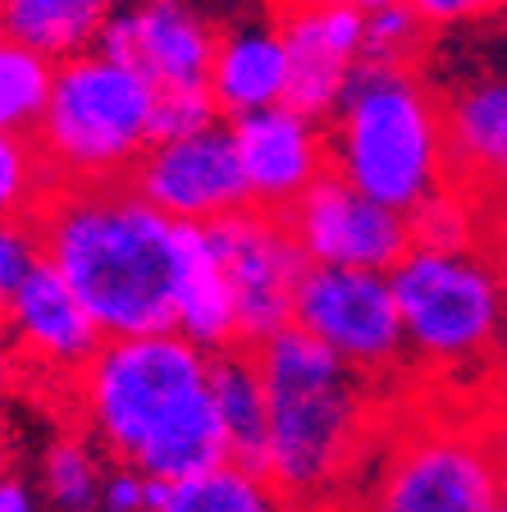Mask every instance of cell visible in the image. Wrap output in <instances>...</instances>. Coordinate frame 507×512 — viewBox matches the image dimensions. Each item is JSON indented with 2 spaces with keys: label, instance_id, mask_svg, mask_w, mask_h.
I'll list each match as a JSON object with an SVG mask.
<instances>
[{
  "label": "cell",
  "instance_id": "obj_1",
  "mask_svg": "<svg viewBox=\"0 0 507 512\" xmlns=\"http://www.w3.org/2000/svg\"><path fill=\"white\" fill-rule=\"evenodd\" d=\"M28 224L37 256L106 339L174 330L179 224L128 183H51Z\"/></svg>",
  "mask_w": 507,
  "mask_h": 512
},
{
  "label": "cell",
  "instance_id": "obj_2",
  "mask_svg": "<svg viewBox=\"0 0 507 512\" xmlns=\"http://www.w3.org/2000/svg\"><path fill=\"white\" fill-rule=\"evenodd\" d=\"M92 444L160 485L206 476L229 462L211 398V357L183 334L106 339L74 380Z\"/></svg>",
  "mask_w": 507,
  "mask_h": 512
},
{
  "label": "cell",
  "instance_id": "obj_3",
  "mask_svg": "<svg viewBox=\"0 0 507 512\" xmlns=\"http://www.w3.org/2000/svg\"><path fill=\"white\" fill-rule=\"evenodd\" d=\"M256 366L270 398L265 476L288 503L325 499L366 444L370 380L297 325L256 343Z\"/></svg>",
  "mask_w": 507,
  "mask_h": 512
},
{
  "label": "cell",
  "instance_id": "obj_4",
  "mask_svg": "<svg viewBox=\"0 0 507 512\" xmlns=\"http://www.w3.org/2000/svg\"><path fill=\"white\" fill-rule=\"evenodd\" d=\"M325 147L329 174L398 215H412L453 183L444 101L412 64L361 60L325 124Z\"/></svg>",
  "mask_w": 507,
  "mask_h": 512
},
{
  "label": "cell",
  "instance_id": "obj_5",
  "mask_svg": "<svg viewBox=\"0 0 507 512\" xmlns=\"http://www.w3.org/2000/svg\"><path fill=\"white\" fill-rule=\"evenodd\" d=\"M32 147L51 183H124L156 147V87L101 51L60 60Z\"/></svg>",
  "mask_w": 507,
  "mask_h": 512
},
{
  "label": "cell",
  "instance_id": "obj_6",
  "mask_svg": "<svg viewBox=\"0 0 507 512\" xmlns=\"http://www.w3.org/2000/svg\"><path fill=\"white\" fill-rule=\"evenodd\" d=\"M407 357L434 371H471L503 357L507 275L489 247H421L389 270Z\"/></svg>",
  "mask_w": 507,
  "mask_h": 512
},
{
  "label": "cell",
  "instance_id": "obj_7",
  "mask_svg": "<svg viewBox=\"0 0 507 512\" xmlns=\"http://www.w3.org/2000/svg\"><path fill=\"white\" fill-rule=\"evenodd\" d=\"M507 471L485 430L425 426L380 467L370 512H498Z\"/></svg>",
  "mask_w": 507,
  "mask_h": 512
},
{
  "label": "cell",
  "instance_id": "obj_8",
  "mask_svg": "<svg viewBox=\"0 0 507 512\" xmlns=\"http://www.w3.org/2000/svg\"><path fill=\"white\" fill-rule=\"evenodd\" d=\"M293 325L325 343L338 362H348L370 384L407 362V339H402L389 275H375V270L307 266L293 302Z\"/></svg>",
  "mask_w": 507,
  "mask_h": 512
},
{
  "label": "cell",
  "instance_id": "obj_9",
  "mask_svg": "<svg viewBox=\"0 0 507 512\" xmlns=\"http://www.w3.org/2000/svg\"><path fill=\"white\" fill-rule=\"evenodd\" d=\"M211 243L229 275L233 302H238V334L247 348L288 330L297 288L307 275V256L297 252L284 215L247 206V211L211 224Z\"/></svg>",
  "mask_w": 507,
  "mask_h": 512
},
{
  "label": "cell",
  "instance_id": "obj_10",
  "mask_svg": "<svg viewBox=\"0 0 507 512\" xmlns=\"http://www.w3.org/2000/svg\"><path fill=\"white\" fill-rule=\"evenodd\" d=\"M124 183L174 224H201V229L252 206V192H247L233 133L224 119L201 128V133H188V138L156 142Z\"/></svg>",
  "mask_w": 507,
  "mask_h": 512
},
{
  "label": "cell",
  "instance_id": "obj_11",
  "mask_svg": "<svg viewBox=\"0 0 507 512\" xmlns=\"http://www.w3.org/2000/svg\"><path fill=\"white\" fill-rule=\"evenodd\" d=\"M284 220L297 252L307 256V266L389 275L402 256L412 252V220L361 197L338 174L311 183Z\"/></svg>",
  "mask_w": 507,
  "mask_h": 512
},
{
  "label": "cell",
  "instance_id": "obj_12",
  "mask_svg": "<svg viewBox=\"0 0 507 512\" xmlns=\"http://www.w3.org/2000/svg\"><path fill=\"white\" fill-rule=\"evenodd\" d=\"M215 42L220 28L192 0H124L96 51L128 64L156 92H192L211 78Z\"/></svg>",
  "mask_w": 507,
  "mask_h": 512
},
{
  "label": "cell",
  "instance_id": "obj_13",
  "mask_svg": "<svg viewBox=\"0 0 507 512\" xmlns=\"http://www.w3.org/2000/svg\"><path fill=\"white\" fill-rule=\"evenodd\" d=\"M288 51V101L297 115L329 124L366 60V14L352 5H288L275 10Z\"/></svg>",
  "mask_w": 507,
  "mask_h": 512
},
{
  "label": "cell",
  "instance_id": "obj_14",
  "mask_svg": "<svg viewBox=\"0 0 507 512\" xmlns=\"http://www.w3.org/2000/svg\"><path fill=\"white\" fill-rule=\"evenodd\" d=\"M0 330L10 339L19 366H37L64 384H74L106 343V334L96 330L83 302L74 298V288L42 256L10 293V302L0 311Z\"/></svg>",
  "mask_w": 507,
  "mask_h": 512
},
{
  "label": "cell",
  "instance_id": "obj_15",
  "mask_svg": "<svg viewBox=\"0 0 507 512\" xmlns=\"http://www.w3.org/2000/svg\"><path fill=\"white\" fill-rule=\"evenodd\" d=\"M229 133H233V151H238V165H243V179L256 211L288 215L297 197L329 174L325 124L297 115L293 106H275V110H261V115L233 119Z\"/></svg>",
  "mask_w": 507,
  "mask_h": 512
},
{
  "label": "cell",
  "instance_id": "obj_16",
  "mask_svg": "<svg viewBox=\"0 0 507 512\" xmlns=\"http://www.w3.org/2000/svg\"><path fill=\"white\" fill-rule=\"evenodd\" d=\"M206 92H211L224 124L284 106L288 101V51H284V37H279V23L243 19V23L220 28Z\"/></svg>",
  "mask_w": 507,
  "mask_h": 512
},
{
  "label": "cell",
  "instance_id": "obj_17",
  "mask_svg": "<svg viewBox=\"0 0 507 512\" xmlns=\"http://www.w3.org/2000/svg\"><path fill=\"white\" fill-rule=\"evenodd\" d=\"M174 334L201 348L206 357L238 348V302L229 275L211 243V229L179 224V288H174Z\"/></svg>",
  "mask_w": 507,
  "mask_h": 512
},
{
  "label": "cell",
  "instance_id": "obj_18",
  "mask_svg": "<svg viewBox=\"0 0 507 512\" xmlns=\"http://www.w3.org/2000/svg\"><path fill=\"white\" fill-rule=\"evenodd\" d=\"M211 398L220 412L229 462L265 476V430H270V398L256 366V348L238 343L211 357Z\"/></svg>",
  "mask_w": 507,
  "mask_h": 512
},
{
  "label": "cell",
  "instance_id": "obj_19",
  "mask_svg": "<svg viewBox=\"0 0 507 512\" xmlns=\"http://www.w3.org/2000/svg\"><path fill=\"white\" fill-rule=\"evenodd\" d=\"M119 5L124 0H0V32L60 64L96 51Z\"/></svg>",
  "mask_w": 507,
  "mask_h": 512
},
{
  "label": "cell",
  "instance_id": "obj_20",
  "mask_svg": "<svg viewBox=\"0 0 507 512\" xmlns=\"http://www.w3.org/2000/svg\"><path fill=\"white\" fill-rule=\"evenodd\" d=\"M293 503L279 494V485L261 471H247L238 462L206 471V476L160 485L151 494V512H288Z\"/></svg>",
  "mask_w": 507,
  "mask_h": 512
},
{
  "label": "cell",
  "instance_id": "obj_21",
  "mask_svg": "<svg viewBox=\"0 0 507 512\" xmlns=\"http://www.w3.org/2000/svg\"><path fill=\"white\" fill-rule=\"evenodd\" d=\"M51 83L55 60L14 42L10 32H0V133L32 142L46 101H51Z\"/></svg>",
  "mask_w": 507,
  "mask_h": 512
},
{
  "label": "cell",
  "instance_id": "obj_22",
  "mask_svg": "<svg viewBox=\"0 0 507 512\" xmlns=\"http://www.w3.org/2000/svg\"><path fill=\"white\" fill-rule=\"evenodd\" d=\"M106 458L83 435H64L42 458V494L55 512H96L106 485Z\"/></svg>",
  "mask_w": 507,
  "mask_h": 512
},
{
  "label": "cell",
  "instance_id": "obj_23",
  "mask_svg": "<svg viewBox=\"0 0 507 512\" xmlns=\"http://www.w3.org/2000/svg\"><path fill=\"white\" fill-rule=\"evenodd\" d=\"M434 28L402 0H389L366 14V60L370 64H412L421 69V55L430 46Z\"/></svg>",
  "mask_w": 507,
  "mask_h": 512
},
{
  "label": "cell",
  "instance_id": "obj_24",
  "mask_svg": "<svg viewBox=\"0 0 507 512\" xmlns=\"http://www.w3.org/2000/svg\"><path fill=\"white\" fill-rule=\"evenodd\" d=\"M51 192L37 147L28 138L0 133V220H32L42 197Z\"/></svg>",
  "mask_w": 507,
  "mask_h": 512
},
{
  "label": "cell",
  "instance_id": "obj_25",
  "mask_svg": "<svg viewBox=\"0 0 507 512\" xmlns=\"http://www.w3.org/2000/svg\"><path fill=\"white\" fill-rule=\"evenodd\" d=\"M211 124H220V110H215L206 87H192V92H156V142L188 138V133H201V128H211Z\"/></svg>",
  "mask_w": 507,
  "mask_h": 512
},
{
  "label": "cell",
  "instance_id": "obj_26",
  "mask_svg": "<svg viewBox=\"0 0 507 512\" xmlns=\"http://www.w3.org/2000/svg\"><path fill=\"white\" fill-rule=\"evenodd\" d=\"M37 266V238L28 220H0V311L19 288V279Z\"/></svg>",
  "mask_w": 507,
  "mask_h": 512
},
{
  "label": "cell",
  "instance_id": "obj_27",
  "mask_svg": "<svg viewBox=\"0 0 507 512\" xmlns=\"http://www.w3.org/2000/svg\"><path fill=\"white\" fill-rule=\"evenodd\" d=\"M151 494H156V480H147L142 471L115 462V467L106 471L96 512H151Z\"/></svg>",
  "mask_w": 507,
  "mask_h": 512
},
{
  "label": "cell",
  "instance_id": "obj_28",
  "mask_svg": "<svg viewBox=\"0 0 507 512\" xmlns=\"http://www.w3.org/2000/svg\"><path fill=\"white\" fill-rule=\"evenodd\" d=\"M412 5L434 32L439 28H457V23H485V19H498L507 0H402Z\"/></svg>",
  "mask_w": 507,
  "mask_h": 512
},
{
  "label": "cell",
  "instance_id": "obj_29",
  "mask_svg": "<svg viewBox=\"0 0 507 512\" xmlns=\"http://www.w3.org/2000/svg\"><path fill=\"white\" fill-rule=\"evenodd\" d=\"M0 512H42V508H37V494H32L23 480L0 476Z\"/></svg>",
  "mask_w": 507,
  "mask_h": 512
},
{
  "label": "cell",
  "instance_id": "obj_30",
  "mask_svg": "<svg viewBox=\"0 0 507 512\" xmlns=\"http://www.w3.org/2000/svg\"><path fill=\"white\" fill-rule=\"evenodd\" d=\"M288 5H352V10L370 14V10H380V5H389V0H275V10H288Z\"/></svg>",
  "mask_w": 507,
  "mask_h": 512
},
{
  "label": "cell",
  "instance_id": "obj_31",
  "mask_svg": "<svg viewBox=\"0 0 507 512\" xmlns=\"http://www.w3.org/2000/svg\"><path fill=\"white\" fill-rule=\"evenodd\" d=\"M14 366H19V357H14L10 339H5V330H0V394H5V384L14 380Z\"/></svg>",
  "mask_w": 507,
  "mask_h": 512
},
{
  "label": "cell",
  "instance_id": "obj_32",
  "mask_svg": "<svg viewBox=\"0 0 507 512\" xmlns=\"http://www.w3.org/2000/svg\"><path fill=\"white\" fill-rule=\"evenodd\" d=\"M507 252V247H503ZM503 275H507V256H503ZM498 362H503V371H507V325H503V357H498Z\"/></svg>",
  "mask_w": 507,
  "mask_h": 512
},
{
  "label": "cell",
  "instance_id": "obj_33",
  "mask_svg": "<svg viewBox=\"0 0 507 512\" xmlns=\"http://www.w3.org/2000/svg\"><path fill=\"white\" fill-rule=\"evenodd\" d=\"M498 28H503V37H507V5L498 10Z\"/></svg>",
  "mask_w": 507,
  "mask_h": 512
},
{
  "label": "cell",
  "instance_id": "obj_34",
  "mask_svg": "<svg viewBox=\"0 0 507 512\" xmlns=\"http://www.w3.org/2000/svg\"><path fill=\"white\" fill-rule=\"evenodd\" d=\"M498 512H507V490H503V499H498Z\"/></svg>",
  "mask_w": 507,
  "mask_h": 512
}]
</instances>
